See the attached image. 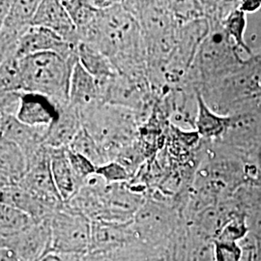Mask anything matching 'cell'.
I'll list each match as a JSON object with an SVG mask.
<instances>
[{
    "instance_id": "obj_1",
    "label": "cell",
    "mask_w": 261,
    "mask_h": 261,
    "mask_svg": "<svg viewBox=\"0 0 261 261\" xmlns=\"http://www.w3.org/2000/svg\"><path fill=\"white\" fill-rule=\"evenodd\" d=\"M81 43L109 57L119 75L148 77L146 47L140 23L123 7L121 1L101 10L97 21L80 34Z\"/></svg>"
},
{
    "instance_id": "obj_2",
    "label": "cell",
    "mask_w": 261,
    "mask_h": 261,
    "mask_svg": "<svg viewBox=\"0 0 261 261\" xmlns=\"http://www.w3.org/2000/svg\"><path fill=\"white\" fill-rule=\"evenodd\" d=\"M82 124L112 162L125 145L138 139L144 120L129 109L96 102L80 111Z\"/></svg>"
},
{
    "instance_id": "obj_3",
    "label": "cell",
    "mask_w": 261,
    "mask_h": 261,
    "mask_svg": "<svg viewBox=\"0 0 261 261\" xmlns=\"http://www.w3.org/2000/svg\"><path fill=\"white\" fill-rule=\"evenodd\" d=\"M79 59L67 60L55 53L20 58L22 91L43 94L59 108L69 105L72 72Z\"/></svg>"
},
{
    "instance_id": "obj_4",
    "label": "cell",
    "mask_w": 261,
    "mask_h": 261,
    "mask_svg": "<svg viewBox=\"0 0 261 261\" xmlns=\"http://www.w3.org/2000/svg\"><path fill=\"white\" fill-rule=\"evenodd\" d=\"M98 83L101 103L129 109L139 113L144 122L148 119L158 99L149 79L138 80L117 74Z\"/></svg>"
},
{
    "instance_id": "obj_5",
    "label": "cell",
    "mask_w": 261,
    "mask_h": 261,
    "mask_svg": "<svg viewBox=\"0 0 261 261\" xmlns=\"http://www.w3.org/2000/svg\"><path fill=\"white\" fill-rule=\"evenodd\" d=\"M50 231L49 253L74 255L91 249V221L66 204L51 218Z\"/></svg>"
},
{
    "instance_id": "obj_6",
    "label": "cell",
    "mask_w": 261,
    "mask_h": 261,
    "mask_svg": "<svg viewBox=\"0 0 261 261\" xmlns=\"http://www.w3.org/2000/svg\"><path fill=\"white\" fill-rule=\"evenodd\" d=\"M49 150L50 148L48 147L44 153L28 162V171L19 185L47 205L59 210L64 207L65 202L59 195L54 181Z\"/></svg>"
},
{
    "instance_id": "obj_7",
    "label": "cell",
    "mask_w": 261,
    "mask_h": 261,
    "mask_svg": "<svg viewBox=\"0 0 261 261\" xmlns=\"http://www.w3.org/2000/svg\"><path fill=\"white\" fill-rule=\"evenodd\" d=\"M50 221L36 223L15 236L1 238V247L12 251L19 261L42 260L50 251Z\"/></svg>"
},
{
    "instance_id": "obj_8",
    "label": "cell",
    "mask_w": 261,
    "mask_h": 261,
    "mask_svg": "<svg viewBox=\"0 0 261 261\" xmlns=\"http://www.w3.org/2000/svg\"><path fill=\"white\" fill-rule=\"evenodd\" d=\"M172 214L168 203L146 197L145 202L136 213L132 224L137 237L152 244L168 234Z\"/></svg>"
},
{
    "instance_id": "obj_9",
    "label": "cell",
    "mask_w": 261,
    "mask_h": 261,
    "mask_svg": "<svg viewBox=\"0 0 261 261\" xmlns=\"http://www.w3.org/2000/svg\"><path fill=\"white\" fill-rule=\"evenodd\" d=\"M1 138L16 143L29 162L48 148L46 144L47 128L31 127L19 121L16 116L0 115Z\"/></svg>"
},
{
    "instance_id": "obj_10",
    "label": "cell",
    "mask_w": 261,
    "mask_h": 261,
    "mask_svg": "<svg viewBox=\"0 0 261 261\" xmlns=\"http://www.w3.org/2000/svg\"><path fill=\"white\" fill-rule=\"evenodd\" d=\"M39 53H55L67 60L79 59L77 46L66 42L49 29L31 27L19 41L17 56L21 58Z\"/></svg>"
},
{
    "instance_id": "obj_11",
    "label": "cell",
    "mask_w": 261,
    "mask_h": 261,
    "mask_svg": "<svg viewBox=\"0 0 261 261\" xmlns=\"http://www.w3.org/2000/svg\"><path fill=\"white\" fill-rule=\"evenodd\" d=\"M32 27L47 28L66 42L75 46L80 45L77 30L63 6L62 1H40Z\"/></svg>"
},
{
    "instance_id": "obj_12",
    "label": "cell",
    "mask_w": 261,
    "mask_h": 261,
    "mask_svg": "<svg viewBox=\"0 0 261 261\" xmlns=\"http://www.w3.org/2000/svg\"><path fill=\"white\" fill-rule=\"evenodd\" d=\"M59 116V109L55 102L43 94L21 93L17 118L31 127H49Z\"/></svg>"
},
{
    "instance_id": "obj_13",
    "label": "cell",
    "mask_w": 261,
    "mask_h": 261,
    "mask_svg": "<svg viewBox=\"0 0 261 261\" xmlns=\"http://www.w3.org/2000/svg\"><path fill=\"white\" fill-rule=\"evenodd\" d=\"M91 249L96 252H105L128 245L137 238V234L129 223L91 222Z\"/></svg>"
},
{
    "instance_id": "obj_14",
    "label": "cell",
    "mask_w": 261,
    "mask_h": 261,
    "mask_svg": "<svg viewBox=\"0 0 261 261\" xmlns=\"http://www.w3.org/2000/svg\"><path fill=\"white\" fill-rule=\"evenodd\" d=\"M1 204L18 208L29 215L36 223L50 221L58 211L47 205L19 184L1 188Z\"/></svg>"
},
{
    "instance_id": "obj_15",
    "label": "cell",
    "mask_w": 261,
    "mask_h": 261,
    "mask_svg": "<svg viewBox=\"0 0 261 261\" xmlns=\"http://www.w3.org/2000/svg\"><path fill=\"white\" fill-rule=\"evenodd\" d=\"M83 128L80 111L70 103L59 108V116L48 128L46 144L50 148H67Z\"/></svg>"
},
{
    "instance_id": "obj_16",
    "label": "cell",
    "mask_w": 261,
    "mask_h": 261,
    "mask_svg": "<svg viewBox=\"0 0 261 261\" xmlns=\"http://www.w3.org/2000/svg\"><path fill=\"white\" fill-rule=\"evenodd\" d=\"M197 113L195 128L201 140H214L222 138L233 126L236 117L222 116L209 108L205 103L202 94L196 88Z\"/></svg>"
},
{
    "instance_id": "obj_17",
    "label": "cell",
    "mask_w": 261,
    "mask_h": 261,
    "mask_svg": "<svg viewBox=\"0 0 261 261\" xmlns=\"http://www.w3.org/2000/svg\"><path fill=\"white\" fill-rule=\"evenodd\" d=\"M1 188L18 185L28 171V161L19 146L5 139L0 140Z\"/></svg>"
},
{
    "instance_id": "obj_18",
    "label": "cell",
    "mask_w": 261,
    "mask_h": 261,
    "mask_svg": "<svg viewBox=\"0 0 261 261\" xmlns=\"http://www.w3.org/2000/svg\"><path fill=\"white\" fill-rule=\"evenodd\" d=\"M96 102H100L99 83L77 61L71 76L69 103L81 111Z\"/></svg>"
},
{
    "instance_id": "obj_19",
    "label": "cell",
    "mask_w": 261,
    "mask_h": 261,
    "mask_svg": "<svg viewBox=\"0 0 261 261\" xmlns=\"http://www.w3.org/2000/svg\"><path fill=\"white\" fill-rule=\"evenodd\" d=\"M67 148H50L49 150L50 168L54 181L59 195L65 203L82 188L70 165Z\"/></svg>"
},
{
    "instance_id": "obj_20",
    "label": "cell",
    "mask_w": 261,
    "mask_h": 261,
    "mask_svg": "<svg viewBox=\"0 0 261 261\" xmlns=\"http://www.w3.org/2000/svg\"><path fill=\"white\" fill-rule=\"evenodd\" d=\"M77 57L84 69L98 82H105L118 74L109 57L86 44L77 46Z\"/></svg>"
},
{
    "instance_id": "obj_21",
    "label": "cell",
    "mask_w": 261,
    "mask_h": 261,
    "mask_svg": "<svg viewBox=\"0 0 261 261\" xmlns=\"http://www.w3.org/2000/svg\"><path fill=\"white\" fill-rule=\"evenodd\" d=\"M40 1L18 0L13 1L9 14L1 22L2 29L24 35L29 28L32 27V22L37 12Z\"/></svg>"
},
{
    "instance_id": "obj_22",
    "label": "cell",
    "mask_w": 261,
    "mask_h": 261,
    "mask_svg": "<svg viewBox=\"0 0 261 261\" xmlns=\"http://www.w3.org/2000/svg\"><path fill=\"white\" fill-rule=\"evenodd\" d=\"M36 222L25 212L12 206L1 204L0 228L1 238L15 236L27 230Z\"/></svg>"
},
{
    "instance_id": "obj_23",
    "label": "cell",
    "mask_w": 261,
    "mask_h": 261,
    "mask_svg": "<svg viewBox=\"0 0 261 261\" xmlns=\"http://www.w3.org/2000/svg\"><path fill=\"white\" fill-rule=\"evenodd\" d=\"M63 6L73 20L80 34L91 28L99 18L101 10L96 8L91 1L67 0L62 1Z\"/></svg>"
},
{
    "instance_id": "obj_24",
    "label": "cell",
    "mask_w": 261,
    "mask_h": 261,
    "mask_svg": "<svg viewBox=\"0 0 261 261\" xmlns=\"http://www.w3.org/2000/svg\"><path fill=\"white\" fill-rule=\"evenodd\" d=\"M69 148L84 155L97 168L111 162L103 148L84 127L77 133Z\"/></svg>"
},
{
    "instance_id": "obj_25",
    "label": "cell",
    "mask_w": 261,
    "mask_h": 261,
    "mask_svg": "<svg viewBox=\"0 0 261 261\" xmlns=\"http://www.w3.org/2000/svg\"><path fill=\"white\" fill-rule=\"evenodd\" d=\"M22 91L20 58L14 56L0 62V92Z\"/></svg>"
},
{
    "instance_id": "obj_26",
    "label": "cell",
    "mask_w": 261,
    "mask_h": 261,
    "mask_svg": "<svg viewBox=\"0 0 261 261\" xmlns=\"http://www.w3.org/2000/svg\"><path fill=\"white\" fill-rule=\"evenodd\" d=\"M246 24V13L240 8L231 11V13L223 21L224 32L227 37L232 38L238 47L243 48L249 55H252L251 48L247 46L244 40Z\"/></svg>"
},
{
    "instance_id": "obj_27",
    "label": "cell",
    "mask_w": 261,
    "mask_h": 261,
    "mask_svg": "<svg viewBox=\"0 0 261 261\" xmlns=\"http://www.w3.org/2000/svg\"><path fill=\"white\" fill-rule=\"evenodd\" d=\"M67 155H68L70 165L75 173V177L82 187L84 186V183L88 178L96 174L97 167L91 161L85 158L84 155L70 149L69 147L67 148Z\"/></svg>"
},
{
    "instance_id": "obj_28",
    "label": "cell",
    "mask_w": 261,
    "mask_h": 261,
    "mask_svg": "<svg viewBox=\"0 0 261 261\" xmlns=\"http://www.w3.org/2000/svg\"><path fill=\"white\" fill-rule=\"evenodd\" d=\"M96 174L103 178V181L109 185L129 182L132 179L128 170L114 161L97 168Z\"/></svg>"
},
{
    "instance_id": "obj_29",
    "label": "cell",
    "mask_w": 261,
    "mask_h": 261,
    "mask_svg": "<svg viewBox=\"0 0 261 261\" xmlns=\"http://www.w3.org/2000/svg\"><path fill=\"white\" fill-rule=\"evenodd\" d=\"M22 91L0 92V115L16 116L19 112Z\"/></svg>"
},
{
    "instance_id": "obj_30",
    "label": "cell",
    "mask_w": 261,
    "mask_h": 261,
    "mask_svg": "<svg viewBox=\"0 0 261 261\" xmlns=\"http://www.w3.org/2000/svg\"><path fill=\"white\" fill-rule=\"evenodd\" d=\"M260 7V1H244L239 8L245 13H252L257 11Z\"/></svg>"
},
{
    "instance_id": "obj_31",
    "label": "cell",
    "mask_w": 261,
    "mask_h": 261,
    "mask_svg": "<svg viewBox=\"0 0 261 261\" xmlns=\"http://www.w3.org/2000/svg\"><path fill=\"white\" fill-rule=\"evenodd\" d=\"M13 1L11 0H2L0 2V22H2L9 14Z\"/></svg>"
},
{
    "instance_id": "obj_32",
    "label": "cell",
    "mask_w": 261,
    "mask_h": 261,
    "mask_svg": "<svg viewBox=\"0 0 261 261\" xmlns=\"http://www.w3.org/2000/svg\"><path fill=\"white\" fill-rule=\"evenodd\" d=\"M65 255L62 254H56V253H48L47 256H45L41 261H64Z\"/></svg>"
}]
</instances>
